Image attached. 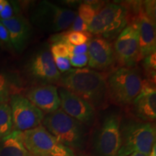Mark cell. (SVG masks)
<instances>
[{
	"label": "cell",
	"mask_w": 156,
	"mask_h": 156,
	"mask_svg": "<svg viewBox=\"0 0 156 156\" xmlns=\"http://www.w3.org/2000/svg\"><path fill=\"white\" fill-rule=\"evenodd\" d=\"M58 85L87 101L95 110L107 106V75L105 73L89 68H71L61 75Z\"/></svg>",
	"instance_id": "1"
},
{
	"label": "cell",
	"mask_w": 156,
	"mask_h": 156,
	"mask_svg": "<svg viewBox=\"0 0 156 156\" xmlns=\"http://www.w3.org/2000/svg\"><path fill=\"white\" fill-rule=\"evenodd\" d=\"M155 126L153 122L133 119H122V144L117 156H128L133 153L148 155L155 144Z\"/></svg>",
	"instance_id": "2"
},
{
	"label": "cell",
	"mask_w": 156,
	"mask_h": 156,
	"mask_svg": "<svg viewBox=\"0 0 156 156\" xmlns=\"http://www.w3.org/2000/svg\"><path fill=\"white\" fill-rule=\"evenodd\" d=\"M42 125L60 143L73 151H80L85 147L84 124L72 118L61 108L44 115Z\"/></svg>",
	"instance_id": "3"
},
{
	"label": "cell",
	"mask_w": 156,
	"mask_h": 156,
	"mask_svg": "<svg viewBox=\"0 0 156 156\" xmlns=\"http://www.w3.org/2000/svg\"><path fill=\"white\" fill-rule=\"evenodd\" d=\"M142 80L136 67H119L107 77L108 101L119 106L131 105L141 90Z\"/></svg>",
	"instance_id": "4"
},
{
	"label": "cell",
	"mask_w": 156,
	"mask_h": 156,
	"mask_svg": "<svg viewBox=\"0 0 156 156\" xmlns=\"http://www.w3.org/2000/svg\"><path fill=\"white\" fill-rule=\"evenodd\" d=\"M128 25L127 9L123 3H108L101 8L88 26L91 35L110 41Z\"/></svg>",
	"instance_id": "5"
},
{
	"label": "cell",
	"mask_w": 156,
	"mask_h": 156,
	"mask_svg": "<svg viewBox=\"0 0 156 156\" xmlns=\"http://www.w3.org/2000/svg\"><path fill=\"white\" fill-rule=\"evenodd\" d=\"M77 13L48 1L38 2L30 13V21L43 31L59 33L71 26Z\"/></svg>",
	"instance_id": "6"
},
{
	"label": "cell",
	"mask_w": 156,
	"mask_h": 156,
	"mask_svg": "<svg viewBox=\"0 0 156 156\" xmlns=\"http://www.w3.org/2000/svg\"><path fill=\"white\" fill-rule=\"evenodd\" d=\"M25 73L34 85H58L61 74L54 63L49 45L43 44L33 53L25 64Z\"/></svg>",
	"instance_id": "7"
},
{
	"label": "cell",
	"mask_w": 156,
	"mask_h": 156,
	"mask_svg": "<svg viewBox=\"0 0 156 156\" xmlns=\"http://www.w3.org/2000/svg\"><path fill=\"white\" fill-rule=\"evenodd\" d=\"M23 140L30 156H76L74 151L60 143L42 124L23 132Z\"/></svg>",
	"instance_id": "8"
},
{
	"label": "cell",
	"mask_w": 156,
	"mask_h": 156,
	"mask_svg": "<svg viewBox=\"0 0 156 156\" xmlns=\"http://www.w3.org/2000/svg\"><path fill=\"white\" fill-rule=\"evenodd\" d=\"M119 112H112L103 119L95 136L93 147L98 156H117L121 147V122Z\"/></svg>",
	"instance_id": "9"
},
{
	"label": "cell",
	"mask_w": 156,
	"mask_h": 156,
	"mask_svg": "<svg viewBox=\"0 0 156 156\" xmlns=\"http://www.w3.org/2000/svg\"><path fill=\"white\" fill-rule=\"evenodd\" d=\"M114 51L121 67H135L139 60V27L137 19L129 23L115 40Z\"/></svg>",
	"instance_id": "10"
},
{
	"label": "cell",
	"mask_w": 156,
	"mask_h": 156,
	"mask_svg": "<svg viewBox=\"0 0 156 156\" xmlns=\"http://www.w3.org/2000/svg\"><path fill=\"white\" fill-rule=\"evenodd\" d=\"M13 130L25 132L41 125L44 114L20 93L9 98Z\"/></svg>",
	"instance_id": "11"
},
{
	"label": "cell",
	"mask_w": 156,
	"mask_h": 156,
	"mask_svg": "<svg viewBox=\"0 0 156 156\" xmlns=\"http://www.w3.org/2000/svg\"><path fill=\"white\" fill-rule=\"evenodd\" d=\"M58 93L60 106L64 113L83 124H93L96 110L89 103L62 87H58Z\"/></svg>",
	"instance_id": "12"
},
{
	"label": "cell",
	"mask_w": 156,
	"mask_h": 156,
	"mask_svg": "<svg viewBox=\"0 0 156 156\" xmlns=\"http://www.w3.org/2000/svg\"><path fill=\"white\" fill-rule=\"evenodd\" d=\"M88 66L92 69L105 71L114 65L115 58L114 48L109 41L94 37L87 42Z\"/></svg>",
	"instance_id": "13"
},
{
	"label": "cell",
	"mask_w": 156,
	"mask_h": 156,
	"mask_svg": "<svg viewBox=\"0 0 156 156\" xmlns=\"http://www.w3.org/2000/svg\"><path fill=\"white\" fill-rule=\"evenodd\" d=\"M131 105L133 113L140 120L153 122L156 119L155 83L143 79L140 92Z\"/></svg>",
	"instance_id": "14"
},
{
	"label": "cell",
	"mask_w": 156,
	"mask_h": 156,
	"mask_svg": "<svg viewBox=\"0 0 156 156\" xmlns=\"http://www.w3.org/2000/svg\"><path fill=\"white\" fill-rule=\"evenodd\" d=\"M25 97L46 114L60 108L58 87L54 85H34L28 89Z\"/></svg>",
	"instance_id": "15"
},
{
	"label": "cell",
	"mask_w": 156,
	"mask_h": 156,
	"mask_svg": "<svg viewBox=\"0 0 156 156\" xmlns=\"http://www.w3.org/2000/svg\"><path fill=\"white\" fill-rule=\"evenodd\" d=\"M0 22L8 31L12 48L19 53L22 52L28 45L32 34L29 21L22 15L17 14L9 20H0Z\"/></svg>",
	"instance_id": "16"
},
{
	"label": "cell",
	"mask_w": 156,
	"mask_h": 156,
	"mask_svg": "<svg viewBox=\"0 0 156 156\" xmlns=\"http://www.w3.org/2000/svg\"><path fill=\"white\" fill-rule=\"evenodd\" d=\"M139 27V60L156 52L155 22L145 14L143 7L137 17Z\"/></svg>",
	"instance_id": "17"
},
{
	"label": "cell",
	"mask_w": 156,
	"mask_h": 156,
	"mask_svg": "<svg viewBox=\"0 0 156 156\" xmlns=\"http://www.w3.org/2000/svg\"><path fill=\"white\" fill-rule=\"evenodd\" d=\"M0 156H30L23 140V132L13 130L0 140Z\"/></svg>",
	"instance_id": "18"
},
{
	"label": "cell",
	"mask_w": 156,
	"mask_h": 156,
	"mask_svg": "<svg viewBox=\"0 0 156 156\" xmlns=\"http://www.w3.org/2000/svg\"><path fill=\"white\" fill-rule=\"evenodd\" d=\"M21 83L16 74L0 71V104L8 103L12 95L20 93Z\"/></svg>",
	"instance_id": "19"
},
{
	"label": "cell",
	"mask_w": 156,
	"mask_h": 156,
	"mask_svg": "<svg viewBox=\"0 0 156 156\" xmlns=\"http://www.w3.org/2000/svg\"><path fill=\"white\" fill-rule=\"evenodd\" d=\"M13 131L10 106L8 103L0 104V140Z\"/></svg>",
	"instance_id": "20"
},
{
	"label": "cell",
	"mask_w": 156,
	"mask_h": 156,
	"mask_svg": "<svg viewBox=\"0 0 156 156\" xmlns=\"http://www.w3.org/2000/svg\"><path fill=\"white\" fill-rule=\"evenodd\" d=\"M100 5L101 3H97L96 2H94V3H91L90 2L82 3L78 8V16L89 26L96 13L101 9Z\"/></svg>",
	"instance_id": "21"
},
{
	"label": "cell",
	"mask_w": 156,
	"mask_h": 156,
	"mask_svg": "<svg viewBox=\"0 0 156 156\" xmlns=\"http://www.w3.org/2000/svg\"><path fill=\"white\" fill-rule=\"evenodd\" d=\"M92 36L88 31L85 32H75V31H66L64 32V41L74 46L87 44L92 38Z\"/></svg>",
	"instance_id": "22"
},
{
	"label": "cell",
	"mask_w": 156,
	"mask_h": 156,
	"mask_svg": "<svg viewBox=\"0 0 156 156\" xmlns=\"http://www.w3.org/2000/svg\"><path fill=\"white\" fill-rule=\"evenodd\" d=\"M142 67L147 75L146 79L155 83L156 77V52L150 54L142 59Z\"/></svg>",
	"instance_id": "23"
},
{
	"label": "cell",
	"mask_w": 156,
	"mask_h": 156,
	"mask_svg": "<svg viewBox=\"0 0 156 156\" xmlns=\"http://www.w3.org/2000/svg\"><path fill=\"white\" fill-rule=\"evenodd\" d=\"M50 51L53 57H69V51L67 43L64 41H57L52 43L50 46Z\"/></svg>",
	"instance_id": "24"
},
{
	"label": "cell",
	"mask_w": 156,
	"mask_h": 156,
	"mask_svg": "<svg viewBox=\"0 0 156 156\" xmlns=\"http://www.w3.org/2000/svg\"><path fill=\"white\" fill-rule=\"evenodd\" d=\"M20 9L17 3H10L8 1H5V7L2 11L0 12V20H6L12 18L17 14H20Z\"/></svg>",
	"instance_id": "25"
},
{
	"label": "cell",
	"mask_w": 156,
	"mask_h": 156,
	"mask_svg": "<svg viewBox=\"0 0 156 156\" xmlns=\"http://www.w3.org/2000/svg\"><path fill=\"white\" fill-rule=\"evenodd\" d=\"M69 62L71 66L76 68H83L88 63V56L87 54H78V55H72L69 57Z\"/></svg>",
	"instance_id": "26"
},
{
	"label": "cell",
	"mask_w": 156,
	"mask_h": 156,
	"mask_svg": "<svg viewBox=\"0 0 156 156\" xmlns=\"http://www.w3.org/2000/svg\"><path fill=\"white\" fill-rule=\"evenodd\" d=\"M88 30V25L78 16L77 14L71 26L67 31H75V32H85Z\"/></svg>",
	"instance_id": "27"
},
{
	"label": "cell",
	"mask_w": 156,
	"mask_h": 156,
	"mask_svg": "<svg viewBox=\"0 0 156 156\" xmlns=\"http://www.w3.org/2000/svg\"><path fill=\"white\" fill-rule=\"evenodd\" d=\"M54 61L59 73L61 72L62 73H65L71 69V64L69 58L54 57Z\"/></svg>",
	"instance_id": "28"
},
{
	"label": "cell",
	"mask_w": 156,
	"mask_h": 156,
	"mask_svg": "<svg viewBox=\"0 0 156 156\" xmlns=\"http://www.w3.org/2000/svg\"><path fill=\"white\" fill-rule=\"evenodd\" d=\"M142 7L145 14L155 22V1L142 2Z\"/></svg>",
	"instance_id": "29"
},
{
	"label": "cell",
	"mask_w": 156,
	"mask_h": 156,
	"mask_svg": "<svg viewBox=\"0 0 156 156\" xmlns=\"http://www.w3.org/2000/svg\"><path fill=\"white\" fill-rule=\"evenodd\" d=\"M0 42L7 46V48H12L8 31L1 22H0Z\"/></svg>",
	"instance_id": "30"
},
{
	"label": "cell",
	"mask_w": 156,
	"mask_h": 156,
	"mask_svg": "<svg viewBox=\"0 0 156 156\" xmlns=\"http://www.w3.org/2000/svg\"><path fill=\"white\" fill-rule=\"evenodd\" d=\"M67 46L69 51V56L72 55H78V54H87V43L85 44L74 46L67 43Z\"/></svg>",
	"instance_id": "31"
},
{
	"label": "cell",
	"mask_w": 156,
	"mask_h": 156,
	"mask_svg": "<svg viewBox=\"0 0 156 156\" xmlns=\"http://www.w3.org/2000/svg\"><path fill=\"white\" fill-rule=\"evenodd\" d=\"M147 156H156V145H155V144L153 146V147H152L151 152H150V153L148 154Z\"/></svg>",
	"instance_id": "32"
},
{
	"label": "cell",
	"mask_w": 156,
	"mask_h": 156,
	"mask_svg": "<svg viewBox=\"0 0 156 156\" xmlns=\"http://www.w3.org/2000/svg\"><path fill=\"white\" fill-rule=\"evenodd\" d=\"M5 1L6 0H0V12H1L2 11V9H4Z\"/></svg>",
	"instance_id": "33"
},
{
	"label": "cell",
	"mask_w": 156,
	"mask_h": 156,
	"mask_svg": "<svg viewBox=\"0 0 156 156\" xmlns=\"http://www.w3.org/2000/svg\"><path fill=\"white\" fill-rule=\"evenodd\" d=\"M128 156H147V155H145V154L141 153H133L130 154Z\"/></svg>",
	"instance_id": "34"
}]
</instances>
